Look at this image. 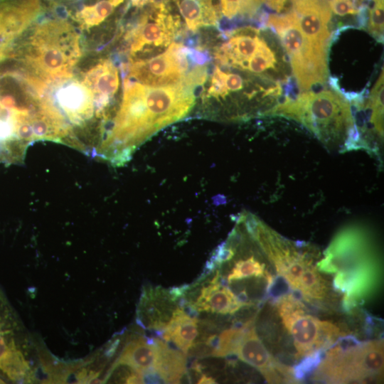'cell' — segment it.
<instances>
[{
  "label": "cell",
  "mask_w": 384,
  "mask_h": 384,
  "mask_svg": "<svg viewBox=\"0 0 384 384\" xmlns=\"http://www.w3.org/2000/svg\"><path fill=\"white\" fill-rule=\"evenodd\" d=\"M16 349L7 344L2 333L0 331V369H3Z\"/></svg>",
  "instance_id": "26"
},
{
  "label": "cell",
  "mask_w": 384,
  "mask_h": 384,
  "mask_svg": "<svg viewBox=\"0 0 384 384\" xmlns=\"http://www.w3.org/2000/svg\"><path fill=\"white\" fill-rule=\"evenodd\" d=\"M198 383H215V381L213 378L211 377L207 376V375H201L200 379L198 380Z\"/></svg>",
  "instance_id": "30"
},
{
  "label": "cell",
  "mask_w": 384,
  "mask_h": 384,
  "mask_svg": "<svg viewBox=\"0 0 384 384\" xmlns=\"http://www.w3.org/2000/svg\"><path fill=\"white\" fill-rule=\"evenodd\" d=\"M149 4L125 36L129 44V60L156 48L168 46L179 27V18L170 14L163 2L153 1Z\"/></svg>",
  "instance_id": "9"
},
{
  "label": "cell",
  "mask_w": 384,
  "mask_h": 384,
  "mask_svg": "<svg viewBox=\"0 0 384 384\" xmlns=\"http://www.w3.org/2000/svg\"><path fill=\"white\" fill-rule=\"evenodd\" d=\"M123 95L106 143L110 164L122 166L164 127L185 117L195 104V85L184 79L153 87L126 77Z\"/></svg>",
  "instance_id": "1"
},
{
  "label": "cell",
  "mask_w": 384,
  "mask_h": 384,
  "mask_svg": "<svg viewBox=\"0 0 384 384\" xmlns=\"http://www.w3.org/2000/svg\"><path fill=\"white\" fill-rule=\"evenodd\" d=\"M164 329L163 338L186 354L198 336V320L177 308Z\"/></svg>",
  "instance_id": "16"
},
{
  "label": "cell",
  "mask_w": 384,
  "mask_h": 384,
  "mask_svg": "<svg viewBox=\"0 0 384 384\" xmlns=\"http://www.w3.org/2000/svg\"><path fill=\"white\" fill-rule=\"evenodd\" d=\"M43 12L42 0H0V63Z\"/></svg>",
  "instance_id": "11"
},
{
  "label": "cell",
  "mask_w": 384,
  "mask_h": 384,
  "mask_svg": "<svg viewBox=\"0 0 384 384\" xmlns=\"http://www.w3.org/2000/svg\"><path fill=\"white\" fill-rule=\"evenodd\" d=\"M316 267L334 275V287L343 294L342 305L346 311L363 304L380 284L381 260L375 240L370 230L359 224L341 228Z\"/></svg>",
  "instance_id": "2"
},
{
  "label": "cell",
  "mask_w": 384,
  "mask_h": 384,
  "mask_svg": "<svg viewBox=\"0 0 384 384\" xmlns=\"http://www.w3.org/2000/svg\"><path fill=\"white\" fill-rule=\"evenodd\" d=\"M41 17L17 40L6 60L50 84L72 77L85 50L82 33L68 18Z\"/></svg>",
  "instance_id": "3"
},
{
  "label": "cell",
  "mask_w": 384,
  "mask_h": 384,
  "mask_svg": "<svg viewBox=\"0 0 384 384\" xmlns=\"http://www.w3.org/2000/svg\"><path fill=\"white\" fill-rule=\"evenodd\" d=\"M223 14L228 19L253 18L260 14V0H220Z\"/></svg>",
  "instance_id": "22"
},
{
  "label": "cell",
  "mask_w": 384,
  "mask_h": 384,
  "mask_svg": "<svg viewBox=\"0 0 384 384\" xmlns=\"http://www.w3.org/2000/svg\"><path fill=\"white\" fill-rule=\"evenodd\" d=\"M278 63L276 51L261 37L255 53L247 64L246 70L257 74L270 70H277Z\"/></svg>",
  "instance_id": "21"
},
{
  "label": "cell",
  "mask_w": 384,
  "mask_h": 384,
  "mask_svg": "<svg viewBox=\"0 0 384 384\" xmlns=\"http://www.w3.org/2000/svg\"><path fill=\"white\" fill-rule=\"evenodd\" d=\"M175 302L169 292L158 287L144 291L140 302L138 323L145 328L164 329L176 309L173 304Z\"/></svg>",
  "instance_id": "13"
},
{
  "label": "cell",
  "mask_w": 384,
  "mask_h": 384,
  "mask_svg": "<svg viewBox=\"0 0 384 384\" xmlns=\"http://www.w3.org/2000/svg\"><path fill=\"white\" fill-rule=\"evenodd\" d=\"M158 347V358L154 370L164 383H178L188 376L186 368L184 353L170 348L162 341L155 339Z\"/></svg>",
  "instance_id": "19"
},
{
  "label": "cell",
  "mask_w": 384,
  "mask_h": 384,
  "mask_svg": "<svg viewBox=\"0 0 384 384\" xmlns=\"http://www.w3.org/2000/svg\"><path fill=\"white\" fill-rule=\"evenodd\" d=\"M272 116L294 119L307 128L331 151L360 150V137L353 107L337 90L303 91L285 95Z\"/></svg>",
  "instance_id": "4"
},
{
  "label": "cell",
  "mask_w": 384,
  "mask_h": 384,
  "mask_svg": "<svg viewBox=\"0 0 384 384\" xmlns=\"http://www.w3.org/2000/svg\"><path fill=\"white\" fill-rule=\"evenodd\" d=\"M325 353L314 380L328 383H378L383 376V342L342 336Z\"/></svg>",
  "instance_id": "5"
},
{
  "label": "cell",
  "mask_w": 384,
  "mask_h": 384,
  "mask_svg": "<svg viewBox=\"0 0 384 384\" xmlns=\"http://www.w3.org/2000/svg\"><path fill=\"white\" fill-rule=\"evenodd\" d=\"M261 1H262L272 10L276 11L277 13H279L284 9L289 0H261Z\"/></svg>",
  "instance_id": "27"
},
{
  "label": "cell",
  "mask_w": 384,
  "mask_h": 384,
  "mask_svg": "<svg viewBox=\"0 0 384 384\" xmlns=\"http://www.w3.org/2000/svg\"><path fill=\"white\" fill-rule=\"evenodd\" d=\"M324 351H317L309 356H305L299 364L296 366L294 370V377L297 380L303 379L306 374L316 368L322 359V353Z\"/></svg>",
  "instance_id": "25"
},
{
  "label": "cell",
  "mask_w": 384,
  "mask_h": 384,
  "mask_svg": "<svg viewBox=\"0 0 384 384\" xmlns=\"http://www.w3.org/2000/svg\"><path fill=\"white\" fill-rule=\"evenodd\" d=\"M218 274L206 287H203L191 307L199 311L227 314H234L240 308L250 306L240 302L238 297L229 289L218 282Z\"/></svg>",
  "instance_id": "14"
},
{
  "label": "cell",
  "mask_w": 384,
  "mask_h": 384,
  "mask_svg": "<svg viewBox=\"0 0 384 384\" xmlns=\"http://www.w3.org/2000/svg\"><path fill=\"white\" fill-rule=\"evenodd\" d=\"M253 323L223 331L218 337L215 355H235L260 371L270 383H296L293 368L276 361L257 336Z\"/></svg>",
  "instance_id": "7"
},
{
  "label": "cell",
  "mask_w": 384,
  "mask_h": 384,
  "mask_svg": "<svg viewBox=\"0 0 384 384\" xmlns=\"http://www.w3.org/2000/svg\"><path fill=\"white\" fill-rule=\"evenodd\" d=\"M261 37L254 33H239L223 43L215 58L223 65L246 70L248 61L255 53Z\"/></svg>",
  "instance_id": "15"
},
{
  "label": "cell",
  "mask_w": 384,
  "mask_h": 384,
  "mask_svg": "<svg viewBox=\"0 0 384 384\" xmlns=\"http://www.w3.org/2000/svg\"><path fill=\"white\" fill-rule=\"evenodd\" d=\"M277 306L283 324L293 338L297 358L327 350L345 334L330 321L306 314L305 306L292 294L281 297Z\"/></svg>",
  "instance_id": "8"
},
{
  "label": "cell",
  "mask_w": 384,
  "mask_h": 384,
  "mask_svg": "<svg viewBox=\"0 0 384 384\" xmlns=\"http://www.w3.org/2000/svg\"><path fill=\"white\" fill-rule=\"evenodd\" d=\"M154 0H131L132 6L142 7L143 6L152 2Z\"/></svg>",
  "instance_id": "29"
},
{
  "label": "cell",
  "mask_w": 384,
  "mask_h": 384,
  "mask_svg": "<svg viewBox=\"0 0 384 384\" xmlns=\"http://www.w3.org/2000/svg\"><path fill=\"white\" fill-rule=\"evenodd\" d=\"M190 50L172 43L161 54L146 59L129 60L127 78L143 85L159 87L176 84L187 75Z\"/></svg>",
  "instance_id": "10"
},
{
  "label": "cell",
  "mask_w": 384,
  "mask_h": 384,
  "mask_svg": "<svg viewBox=\"0 0 384 384\" xmlns=\"http://www.w3.org/2000/svg\"><path fill=\"white\" fill-rule=\"evenodd\" d=\"M266 24L279 36L302 92L327 81L328 52L315 46L303 34L292 9L285 14L267 16Z\"/></svg>",
  "instance_id": "6"
},
{
  "label": "cell",
  "mask_w": 384,
  "mask_h": 384,
  "mask_svg": "<svg viewBox=\"0 0 384 384\" xmlns=\"http://www.w3.org/2000/svg\"><path fill=\"white\" fill-rule=\"evenodd\" d=\"M119 340L117 339L112 343V346H110V348L106 351V355L108 357L112 356V355L116 351V348H117L119 345Z\"/></svg>",
  "instance_id": "28"
},
{
  "label": "cell",
  "mask_w": 384,
  "mask_h": 384,
  "mask_svg": "<svg viewBox=\"0 0 384 384\" xmlns=\"http://www.w3.org/2000/svg\"><path fill=\"white\" fill-rule=\"evenodd\" d=\"M329 4L331 12L341 17L358 15L359 18L366 10V3L361 0H329Z\"/></svg>",
  "instance_id": "24"
},
{
  "label": "cell",
  "mask_w": 384,
  "mask_h": 384,
  "mask_svg": "<svg viewBox=\"0 0 384 384\" xmlns=\"http://www.w3.org/2000/svg\"><path fill=\"white\" fill-rule=\"evenodd\" d=\"M369 9L368 30L373 37L380 42L383 41V0H372Z\"/></svg>",
  "instance_id": "23"
},
{
  "label": "cell",
  "mask_w": 384,
  "mask_h": 384,
  "mask_svg": "<svg viewBox=\"0 0 384 384\" xmlns=\"http://www.w3.org/2000/svg\"><path fill=\"white\" fill-rule=\"evenodd\" d=\"M188 28L192 31L216 25L218 14L211 0H176Z\"/></svg>",
  "instance_id": "20"
},
{
  "label": "cell",
  "mask_w": 384,
  "mask_h": 384,
  "mask_svg": "<svg viewBox=\"0 0 384 384\" xmlns=\"http://www.w3.org/2000/svg\"><path fill=\"white\" fill-rule=\"evenodd\" d=\"M157 358L158 347L155 339L146 341L143 338H138L128 343L115 362L127 364L143 375L155 371Z\"/></svg>",
  "instance_id": "18"
},
{
  "label": "cell",
  "mask_w": 384,
  "mask_h": 384,
  "mask_svg": "<svg viewBox=\"0 0 384 384\" xmlns=\"http://www.w3.org/2000/svg\"><path fill=\"white\" fill-rule=\"evenodd\" d=\"M299 28L317 48L328 52L331 38L329 0H290Z\"/></svg>",
  "instance_id": "12"
},
{
  "label": "cell",
  "mask_w": 384,
  "mask_h": 384,
  "mask_svg": "<svg viewBox=\"0 0 384 384\" xmlns=\"http://www.w3.org/2000/svg\"><path fill=\"white\" fill-rule=\"evenodd\" d=\"M124 0H98L94 3L82 4L73 11H67L68 17L81 33L89 32L100 26Z\"/></svg>",
  "instance_id": "17"
}]
</instances>
